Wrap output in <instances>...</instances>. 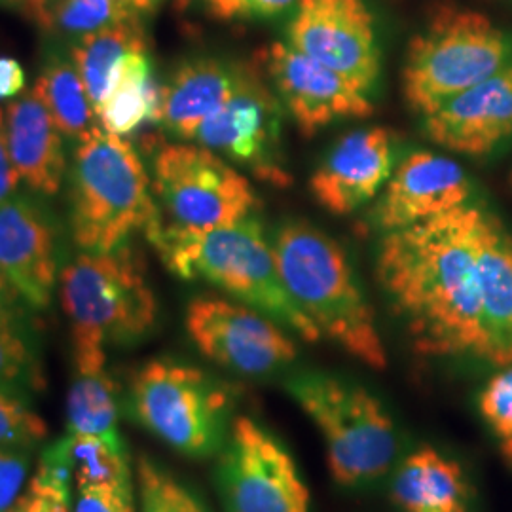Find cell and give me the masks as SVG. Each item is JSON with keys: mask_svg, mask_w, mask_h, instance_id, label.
I'll return each mask as SVG.
<instances>
[{"mask_svg": "<svg viewBox=\"0 0 512 512\" xmlns=\"http://www.w3.org/2000/svg\"><path fill=\"white\" fill-rule=\"evenodd\" d=\"M478 274L484 329V361L512 366V234L492 213L482 211L478 230Z\"/></svg>", "mask_w": 512, "mask_h": 512, "instance_id": "cell-21", "label": "cell"}, {"mask_svg": "<svg viewBox=\"0 0 512 512\" xmlns=\"http://www.w3.org/2000/svg\"><path fill=\"white\" fill-rule=\"evenodd\" d=\"M287 42L370 92L380 76L376 21L365 0H298Z\"/></svg>", "mask_w": 512, "mask_h": 512, "instance_id": "cell-14", "label": "cell"}, {"mask_svg": "<svg viewBox=\"0 0 512 512\" xmlns=\"http://www.w3.org/2000/svg\"><path fill=\"white\" fill-rule=\"evenodd\" d=\"M427 139L440 148L482 158L512 137V59L473 88L423 118Z\"/></svg>", "mask_w": 512, "mask_h": 512, "instance_id": "cell-17", "label": "cell"}, {"mask_svg": "<svg viewBox=\"0 0 512 512\" xmlns=\"http://www.w3.org/2000/svg\"><path fill=\"white\" fill-rule=\"evenodd\" d=\"M287 391L317 427L338 486L361 488L391 471L399 435L368 389L325 372H302L287 382Z\"/></svg>", "mask_w": 512, "mask_h": 512, "instance_id": "cell-7", "label": "cell"}, {"mask_svg": "<svg viewBox=\"0 0 512 512\" xmlns=\"http://www.w3.org/2000/svg\"><path fill=\"white\" fill-rule=\"evenodd\" d=\"M135 480L78 488L73 512H135Z\"/></svg>", "mask_w": 512, "mask_h": 512, "instance_id": "cell-34", "label": "cell"}, {"mask_svg": "<svg viewBox=\"0 0 512 512\" xmlns=\"http://www.w3.org/2000/svg\"><path fill=\"white\" fill-rule=\"evenodd\" d=\"M148 2H150V4H152V6H154V4H156V2H158V0H148Z\"/></svg>", "mask_w": 512, "mask_h": 512, "instance_id": "cell-40", "label": "cell"}, {"mask_svg": "<svg viewBox=\"0 0 512 512\" xmlns=\"http://www.w3.org/2000/svg\"><path fill=\"white\" fill-rule=\"evenodd\" d=\"M150 8L148 0H57L50 33L78 40L114 23L141 18Z\"/></svg>", "mask_w": 512, "mask_h": 512, "instance_id": "cell-29", "label": "cell"}, {"mask_svg": "<svg viewBox=\"0 0 512 512\" xmlns=\"http://www.w3.org/2000/svg\"><path fill=\"white\" fill-rule=\"evenodd\" d=\"M31 473V452L0 448V512H6L23 492Z\"/></svg>", "mask_w": 512, "mask_h": 512, "instance_id": "cell-36", "label": "cell"}, {"mask_svg": "<svg viewBox=\"0 0 512 512\" xmlns=\"http://www.w3.org/2000/svg\"><path fill=\"white\" fill-rule=\"evenodd\" d=\"M190 141L213 150L230 164L249 169L264 183L281 188L291 184V173L281 154L279 103L258 71L196 129Z\"/></svg>", "mask_w": 512, "mask_h": 512, "instance_id": "cell-12", "label": "cell"}, {"mask_svg": "<svg viewBox=\"0 0 512 512\" xmlns=\"http://www.w3.org/2000/svg\"><path fill=\"white\" fill-rule=\"evenodd\" d=\"M395 137L382 126L342 135L310 179L311 196L325 211L346 217L374 202L393 173Z\"/></svg>", "mask_w": 512, "mask_h": 512, "instance_id": "cell-16", "label": "cell"}, {"mask_svg": "<svg viewBox=\"0 0 512 512\" xmlns=\"http://www.w3.org/2000/svg\"><path fill=\"white\" fill-rule=\"evenodd\" d=\"M260 65L304 137H313L336 122L366 118L374 112L370 92L298 52L289 42L270 44L260 54Z\"/></svg>", "mask_w": 512, "mask_h": 512, "instance_id": "cell-13", "label": "cell"}, {"mask_svg": "<svg viewBox=\"0 0 512 512\" xmlns=\"http://www.w3.org/2000/svg\"><path fill=\"white\" fill-rule=\"evenodd\" d=\"M255 71V67L219 57L186 59L160 88L158 124L171 135L190 141L196 129L222 109Z\"/></svg>", "mask_w": 512, "mask_h": 512, "instance_id": "cell-19", "label": "cell"}, {"mask_svg": "<svg viewBox=\"0 0 512 512\" xmlns=\"http://www.w3.org/2000/svg\"><path fill=\"white\" fill-rule=\"evenodd\" d=\"M511 59V42L492 19L442 0L408 40L401 73L404 101L425 118Z\"/></svg>", "mask_w": 512, "mask_h": 512, "instance_id": "cell-6", "label": "cell"}, {"mask_svg": "<svg viewBox=\"0 0 512 512\" xmlns=\"http://www.w3.org/2000/svg\"><path fill=\"white\" fill-rule=\"evenodd\" d=\"M152 190L160 220L184 232H207L249 219L255 188L238 167L213 150L173 143L154 156Z\"/></svg>", "mask_w": 512, "mask_h": 512, "instance_id": "cell-9", "label": "cell"}, {"mask_svg": "<svg viewBox=\"0 0 512 512\" xmlns=\"http://www.w3.org/2000/svg\"><path fill=\"white\" fill-rule=\"evenodd\" d=\"M160 88L154 80L148 50H137L122 61L105 101L95 110L99 126L126 137L148 122H158Z\"/></svg>", "mask_w": 512, "mask_h": 512, "instance_id": "cell-23", "label": "cell"}, {"mask_svg": "<svg viewBox=\"0 0 512 512\" xmlns=\"http://www.w3.org/2000/svg\"><path fill=\"white\" fill-rule=\"evenodd\" d=\"M471 181L452 158L418 150L397 165L374 200L372 222L382 234L410 228L469 203Z\"/></svg>", "mask_w": 512, "mask_h": 512, "instance_id": "cell-15", "label": "cell"}, {"mask_svg": "<svg viewBox=\"0 0 512 512\" xmlns=\"http://www.w3.org/2000/svg\"><path fill=\"white\" fill-rule=\"evenodd\" d=\"M137 50H147V33L141 18L126 19L74 40L71 61L95 110L109 95L122 61Z\"/></svg>", "mask_w": 512, "mask_h": 512, "instance_id": "cell-24", "label": "cell"}, {"mask_svg": "<svg viewBox=\"0 0 512 512\" xmlns=\"http://www.w3.org/2000/svg\"><path fill=\"white\" fill-rule=\"evenodd\" d=\"M169 272L186 281L202 279L222 293L270 315L304 342L323 336L287 291L274 245L258 220H239L207 232H184L158 219L147 232Z\"/></svg>", "mask_w": 512, "mask_h": 512, "instance_id": "cell-2", "label": "cell"}, {"mask_svg": "<svg viewBox=\"0 0 512 512\" xmlns=\"http://www.w3.org/2000/svg\"><path fill=\"white\" fill-rule=\"evenodd\" d=\"M27 74L18 59L0 55V101L14 99L25 90Z\"/></svg>", "mask_w": 512, "mask_h": 512, "instance_id": "cell-37", "label": "cell"}, {"mask_svg": "<svg viewBox=\"0 0 512 512\" xmlns=\"http://www.w3.org/2000/svg\"><path fill=\"white\" fill-rule=\"evenodd\" d=\"M19 300L16 291L0 277V387L29 395L44 387V372Z\"/></svg>", "mask_w": 512, "mask_h": 512, "instance_id": "cell-25", "label": "cell"}, {"mask_svg": "<svg viewBox=\"0 0 512 512\" xmlns=\"http://www.w3.org/2000/svg\"><path fill=\"white\" fill-rule=\"evenodd\" d=\"M482 211L463 205L410 228L387 232L376 277L387 304L425 357H484L478 274Z\"/></svg>", "mask_w": 512, "mask_h": 512, "instance_id": "cell-1", "label": "cell"}, {"mask_svg": "<svg viewBox=\"0 0 512 512\" xmlns=\"http://www.w3.org/2000/svg\"><path fill=\"white\" fill-rule=\"evenodd\" d=\"M298 0H205L211 18L219 21H256L277 18L296 8Z\"/></svg>", "mask_w": 512, "mask_h": 512, "instance_id": "cell-35", "label": "cell"}, {"mask_svg": "<svg viewBox=\"0 0 512 512\" xmlns=\"http://www.w3.org/2000/svg\"><path fill=\"white\" fill-rule=\"evenodd\" d=\"M8 6L18 10L19 14L42 31L50 33L52 27V8L57 0H4Z\"/></svg>", "mask_w": 512, "mask_h": 512, "instance_id": "cell-39", "label": "cell"}, {"mask_svg": "<svg viewBox=\"0 0 512 512\" xmlns=\"http://www.w3.org/2000/svg\"><path fill=\"white\" fill-rule=\"evenodd\" d=\"M272 245L287 291L321 336L368 368L385 370L389 357L376 311L344 249L302 220L281 224Z\"/></svg>", "mask_w": 512, "mask_h": 512, "instance_id": "cell-3", "label": "cell"}, {"mask_svg": "<svg viewBox=\"0 0 512 512\" xmlns=\"http://www.w3.org/2000/svg\"><path fill=\"white\" fill-rule=\"evenodd\" d=\"M120 391L107 370L78 374L67 393V433L122 437L118 431Z\"/></svg>", "mask_w": 512, "mask_h": 512, "instance_id": "cell-27", "label": "cell"}, {"mask_svg": "<svg viewBox=\"0 0 512 512\" xmlns=\"http://www.w3.org/2000/svg\"><path fill=\"white\" fill-rule=\"evenodd\" d=\"M511 184H512V171H511Z\"/></svg>", "mask_w": 512, "mask_h": 512, "instance_id": "cell-41", "label": "cell"}, {"mask_svg": "<svg viewBox=\"0 0 512 512\" xmlns=\"http://www.w3.org/2000/svg\"><path fill=\"white\" fill-rule=\"evenodd\" d=\"M71 230L84 253H107L160 219L152 179L128 139L95 128L78 141L69 173Z\"/></svg>", "mask_w": 512, "mask_h": 512, "instance_id": "cell-5", "label": "cell"}, {"mask_svg": "<svg viewBox=\"0 0 512 512\" xmlns=\"http://www.w3.org/2000/svg\"><path fill=\"white\" fill-rule=\"evenodd\" d=\"M4 131L19 179L38 194L55 196L67 173L63 133L35 86L4 107Z\"/></svg>", "mask_w": 512, "mask_h": 512, "instance_id": "cell-20", "label": "cell"}, {"mask_svg": "<svg viewBox=\"0 0 512 512\" xmlns=\"http://www.w3.org/2000/svg\"><path fill=\"white\" fill-rule=\"evenodd\" d=\"M55 442L69 465L76 490L103 482L135 480L122 437L65 435Z\"/></svg>", "mask_w": 512, "mask_h": 512, "instance_id": "cell-28", "label": "cell"}, {"mask_svg": "<svg viewBox=\"0 0 512 512\" xmlns=\"http://www.w3.org/2000/svg\"><path fill=\"white\" fill-rule=\"evenodd\" d=\"M139 512H209L184 482L148 456L135 467Z\"/></svg>", "mask_w": 512, "mask_h": 512, "instance_id": "cell-31", "label": "cell"}, {"mask_svg": "<svg viewBox=\"0 0 512 512\" xmlns=\"http://www.w3.org/2000/svg\"><path fill=\"white\" fill-rule=\"evenodd\" d=\"M478 408L494 433L501 456L512 469V366L501 368L484 385Z\"/></svg>", "mask_w": 512, "mask_h": 512, "instance_id": "cell-33", "label": "cell"}, {"mask_svg": "<svg viewBox=\"0 0 512 512\" xmlns=\"http://www.w3.org/2000/svg\"><path fill=\"white\" fill-rule=\"evenodd\" d=\"M19 179L18 171L10 160L8 147H6V131H4V109L0 107V203L16 196Z\"/></svg>", "mask_w": 512, "mask_h": 512, "instance_id": "cell-38", "label": "cell"}, {"mask_svg": "<svg viewBox=\"0 0 512 512\" xmlns=\"http://www.w3.org/2000/svg\"><path fill=\"white\" fill-rule=\"evenodd\" d=\"M73 478L57 442L38 459L37 471L6 512H73Z\"/></svg>", "mask_w": 512, "mask_h": 512, "instance_id": "cell-30", "label": "cell"}, {"mask_svg": "<svg viewBox=\"0 0 512 512\" xmlns=\"http://www.w3.org/2000/svg\"><path fill=\"white\" fill-rule=\"evenodd\" d=\"M217 486L226 512H310V490L291 452L249 416L232 420Z\"/></svg>", "mask_w": 512, "mask_h": 512, "instance_id": "cell-10", "label": "cell"}, {"mask_svg": "<svg viewBox=\"0 0 512 512\" xmlns=\"http://www.w3.org/2000/svg\"><path fill=\"white\" fill-rule=\"evenodd\" d=\"M391 497L403 512H467L469 490L458 463L425 446L401 463Z\"/></svg>", "mask_w": 512, "mask_h": 512, "instance_id": "cell-22", "label": "cell"}, {"mask_svg": "<svg viewBox=\"0 0 512 512\" xmlns=\"http://www.w3.org/2000/svg\"><path fill=\"white\" fill-rule=\"evenodd\" d=\"M48 439V423L27 393L0 387V448L33 450Z\"/></svg>", "mask_w": 512, "mask_h": 512, "instance_id": "cell-32", "label": "cell"}, {"mask_svg": "<svg viewBox=\"0 0 512 512\" xmlns=\"http://www.w3.org/2000/svg\"><path fill=\"white\" fill-rule=\"evenodd\" d=\"M35 90L52 112L57 128L73 141H82L95 126L97 114L73 61L54 55L46 61Z\"/></svg>", "mask_w": 512, "mask_h": 512, "instance_id": "cell-26", "label": "cell"}, {"mask_svg": "<svg viewBox=\"0 0 512 512\" xmlns=\"http://www.w3.org/2000/svg\"><path fill=\"white\" fill-rule=\"evenodd\" d=\"M184 327L205 359L241 376L272 374L298 355L293 336L281 323L234 298H192Z\"/></svg>", "mask_w": 512, "mask_h": 512, "instance_id": "cell-11", "label": "cell"}, {"mask_svg": "<svg viewBox=\"0 0 512 512\" xmlns=\"http://www.w3.org/2000/svg\"><path fill=\"white\" fill-rule=\"evenodd\" d=\"M129 416L188 458L219 454L230 431L232 391L198 366L152 359L129 380Z\"/></svg>", "mask_w": 512, "mask_h": 512, "instance_id": "cell-8", "label": "cell"}, {"mask_svg": "<svg viewBox=\"0 0 512 512\" xmlns=\"http://www.w3.org/2000/svg\"><path fill=\"white\" fill-rule=\"evenodd\" d=\"M0 277L25 306L50 308L57 285L54 228L25 196L0 203Z\"/></svg>", "mask_w": 512, "mask_h": 512, "instance_id": "cell-18", "label": "cell"}, {"mask_svg": "<svg viewBox=\"0 0 512 512\" xmlns=\"http://www.w3.org/2000/svg\"><path fill=\"white\" fill-rule=\"evenodd\" d=\"M59 300L71 325L78 374L105 370L107 348L143 340L158 319L145 266L126 243L71 260L59 274Z\"/></svg>", "mask_w": 512, "mask_h": 512, "instance_id": "cell-4", "label": "cell"}]
</instances>
